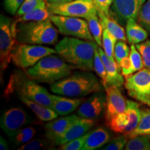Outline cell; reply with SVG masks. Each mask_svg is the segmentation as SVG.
<instances>
[{
  "label": "cell",
  "mask_w": 150,
  "mask_h": 150,
  "mask_svg": "<svg viewBox=\"0 0 150 150\" xmlns=\"http://www.w3.org/2000/svg\"><path fill=\"white\" fill-rule=\"evenodd\" d=\"M9 149L8 145L5 138L3 137H0V149L1 150H8Z\"/></svg>",
  "instance_id": "cell-45"
},
{
  "label": "cell",
  "mask_w": 150,
  "mask_h": 150,
  "mask_svg": "<svg viewBox=\"0 0 150 150\" xmlns=\"http://www.w3.org/2000/svg\"><path fill=\"white\" fill-rule=\"evenodd\" d=\"M98 51L107 73V86H115L118 88L122 86L125 84V80L120 72V66L115 60H111L108 57L102 47H98Z\"/></svg>",
  "instance_id": "cell-17"
},
{
  "label": "cell",
  "mask_w": 150,
  "mask_h": 150,
  "mask_svg": "<svg viewBox=\"0 0 150 150\" xmlns=\"http://www.w3.org/2000/svg\"><path fill=\"white\" fill-rule=\"evenodd\" d=\"M131 49L127 45L126 41L118 40L116 42L114 50V58L120 65V63L124 58L128 57L130 54Z\"/></svg>",
  "instance_id": "cell-34"
},
{
  "label": "cell",
  "mask_w": 150,
  "mask_h": 150,
  "mask_svg": "<svg viewBox=\"0 0 150 150\" xmlns=\"http://www.w3.org/2000/svg\"><path fill=\"white\" fill-rule=\"evenodd\" d=\"M80 117L78 115H71L60 118H56L45 125V136L48 140L53 141L61 136L73 122Z\"/></svg>",
  "instance_id": "cell-16"
},
{
  "label": "cell",
  "mask_w": 150,
  "mask_h": 150,
  "mask_svg": "<svg viewBox=\"0 0 150 150\" xmlns=\"http://www.w3.org/2000/svg\"><path fill=\"white\" fill-rule=\"evenodd\" d=\"M141 119L138 127L129 134L126 135L128 138L138 135H150V109L141 110Z\"/></svg>",
  "instance_id": "cell-27"
},
{
  "label": "cell",
  "mask_w": 150,
  "mask_h": 150,
  "mask_svg": "<svg viewBox=\"0 0 150 150\" xmlns=\"http://www.w3.org/2000/svg\"><path fill=\"white\" fill-rule=\"evenodd\" d=\"M117 39L114 37L109 31L104 29L102 35V47L108 57L111 60H115L114 58V50Z\"/></svg>",
  "instance_id": "cell-30"
},
{
  "label": "cell",
  "mask_w": 150,
  "mask_h": 150,
  "mask_svg": "<svg viewBox=\"0 0 150 150\" xmlns=\"http://www.w3.org/2000/svg\"><path fill=\"white\" fill-rule=\"evenodd\" d=\"M24 104L34 112L39 120L43 122H50L57 118L59 115L52 108L38 104L25 97H20Z\"/></svg>",
  "instance_id": "cell-21"
},
{
  "label": "cell",
  "mask_w": 150,
  "mask_h": 150,
  "mask_svg": "<svg viewBox=\"0 0 150 150\" xmlns=\"http://www.w3.org/2000/svg\"><path fill=\"white\" fill-rule=\"evenodd\" d=\"M129 122L128 115L126 111H125L112 118L106 125L114 132L117 134H125Z\"/></svg>",
  "instance_id": "cell-28"
},
{
  "label": "cell",
  "mask_w": 150,
  "mask_h": 150,
  "mask_svg": "<svg viewBox=\"0 0 150 150\" xmlns=\"http://www.w3.org/2000/svg\"><path fill=\"white\" fill-rule=\"evenodd\" d=\"M17 22L8 17L0 16V62L1 72L6 70L12 61V54L16 45V28Z\"/></svg>",
  "instance_id": "cell-7"
},
{
  "label": "cell",
  "mask_w": 150,
  "mask_h": 150,
  "mask_svg": "<svg viewBox=\"0 0 150 150\" xmlns=\"http://www.w3.org/2000/svg\"><path fill=\"white\" fill-rule=\"evenodd\" d=\"M74 1V0H46L47 4H61L70 1Z\"/></svg>",
  "instance_id": "cell-44"
},
{
  "label": "cell",
  "mask_w": 150,
  "mask_h": 150,
  "mask_svg": "<svg viewBox=\"0 0 150 150\" xmlns=\"http://www.w3.org/2000/svg\"><path fill=\"white\" fill-rule=\"evenodd\" d=\"M126 150H150V135H138L131 137L127 142Z\"/></svg>",
  "instance_id": "cell-26"
},
{
  "label": "cell",
  "mask_w": 150,
  "mask_h": 150,
  "mask_svg": "<svg viewBox=\"0 0 150 150\" xmlns=\"http://www.w3.org/2000/svg\"><path fill=\"white\" fill-rule=\"evenodd\" d=\"M135 45L142 56L145 67L150 69V40L147 39Z\"/></svg>",
  "instance_id": "cell-37"
},
{
  "label": "cell",
  "mask_w": 150,
  "mask_h": 150,
  "mask_svg": "<svg viewBox=\"0 0 150 150\" xmlns=\"http://www.w3.org/2000/svg\"><path fill=\"white\" fill-rule=\"evenodd\" d=\"M50 20L62 35L94 41L88 22L81 18L52 14Z\"/></svg>",
  "instance_id": "cell-8"
},
{
  "label": "cell",
  "mask_w": 150,
  "mask_h": 150,
  "mask_svg": "<svg viewBox=\"0 0 150 150\" xmlns=\"http://www.w3.org/2000/svg\"><path fill=\"white\" fill-rule=\"evenodd\" d=\"M106 102V95L103 93V91L93 93L79 107L77 115L81 117L95 120L105 111Z\"/></svg>",
  "instance_id": "cell-14"
},
{
  "label": "cell",
  "mask_w": 150,
  "mask_h": 150,
  "mask_svg": "<svg viewBox=\"0 0 150 150\" xmlns=\"http://www.w3.org/2000/svg\"><path fill=\"white\" fill-rule=\"evenodd\" d=\"M98 12L110 16V8L113 0H93Z\"/></svg>",
  "instance_id": "cell-41"
},
{
  "label": "cell",
  "mask_w": 150,
  "mask_h": 150,
  "mask_svg": "<svg viewBox=\"0 0 150 150\" xmlns=\"http://www.w3.org/2000/svg\"><path fill=\"white\" fill-rule=\"evenodd\" d=\"M106 102L104 111L105 123L109 122L113 117L126 110L127 101L120 91L119 88L115 86H108L106 89Z\"/></svg>",
  "instance_id": "cell-13"
},
{
  "label": "cell",
  "mask_w": 150,
  "mask_h": 150,
  "mask_svg": "<svg viewBox=\"0 0 150 150\" xmlns=\"http://www.w3.org/2000/svg\"><path fill=\"white\" fill-rule=\"evenodd\" d=\"M126 35L127 41L130 45H136L146 40L148 32L135 19H129L126 23Z\"/></svg>",
  "instance_id": "cell-20"
},
{
  "label": "cell",
  "mask_w": 150,
  "mask_h": 150,
  "mask_svg": "<svg viewBox=\"0 0 150 150\" xmlns=\"http://www.w3.org/2000/svg\"><path fill=\"white\" fill-rule=\"evenodd\" d=\"M36 130L32 127H23L20 129L13 136L11 137V140L15 145L21 146L29 142L35 136Z\"/></svg>",
  "instance_id": "cell-29"
},
{
  "label": "cell",
  "mask_w": 150,
  "mask_h": 150,
  "mask_svg": "<svg viewBox=\"0 0 150 150\" xmlns=\"http://www.w3.org/2000/svg\"><path fill=\"white\" fill-rule=\"evenodd\" d=\"M33 120L27 112L20 108H12L3 113L0 120V126L7 136L13 137L26 125Z\"/></svg>",
  "instance_id": "cell-11"
},
{
  "label": "cell",
  "mask_w": 150,
  "mask_h": 150,
  "mask_svg": "<svg viewBox=\"0 0 150 150\" xmlns=\"http://www.w3.org/2000/svg\"><path fill=\"white\" fill-rule=\"evenodd\" d=\"M51 140H47L42 138H37V139L31 140L29 142L20 146L18 150H38L44 148H48V145ZM53 143V142H52Z\"/></svg>",
  "instance_id": "cell-36"
},
{
  "label": "cell",
  "mask_w": 150,
  "mask_h": 150,
  "mask_svg": "<svg viewBox=\"0 0 150 150\" xmlns=\"http://www.w3.org/2000/svg\"><path fill=\"white\" fill-rule=\"evenodd\" d=\"M137 20L150 36V0H147L142 6Z\"/></svg>",
  "instance_id": "cell-32"
},
{
  "label": "cell",
  "mask_w": 150,
  "mask_h": 150,
  "mask_svg": "<svg viewBox=\"0 0 150 150\" xmlns=\"http://www.w3.org/2000/svg\"><path fill=\"white\" fill-rule=\"evenodd\" d=\"M24 1V0H4V6L7 12L14 16L16 15Z\"/></svg>",
  "instance_id": "cell-40"
},
{
  "label": "cell",
  "mask_w": 150,
  "mask_h": 150,
  "mask_svg": "<svg viewBox=\"0 0 150 150\" xmlns=\"http://www.w3.org/2000/svg\"><path fill=\"white\" fill-rule=\"evenodd\" d=\"M95 125L94 120L79 117L63 133L61 136L53 141L54 145L60 146L74 140L87 133Z\"/></svg>",
  "instance_id": "cell-15"
},
{
  "label": "cell",
  "mask_w": 150,
  "mask_h": 150,
  "mask_svg": "<svg viewBox=\"0 0 150 150\" xmlns=\"http://www.w3.org/2000/svg\"><path fill=\"white\" fill-rule=\"evenodd\" d=\"M97 44L94 41L74 37H65L55 46L56 53L74 69L94 70L95 50Z\"/></svg>",
  "instance_id": "cell-1"
},
{
  "label": "cell",
  "mask_w": 150,
  "mask_h": 150,
  "mask_svg": "<svg viewBox=\"0 0 150 150\" xmlns=\"http://www.w3.org/2000/svg\"><path fill=\"white\" fill-rule=\"evenodd\" d=\"M90 134V131H88L85 134L82 135L79 138L63 144L59 146V149L61 150H80L82 149L83 145H85L88 136Z\"/></svg>",
  "instance_id": "cell-33"
},
{
  "label": "cell",
  "mask_w": 150,
  "mask_h": 150,
  "mask_svg": "<svg viewBox=\"0 0 150 150\" xmlns=\"http://www.w3.org/2000/svg\"><path fill=\"white\" fill-rule=\"evenodd\" d=\"M21 72L11 76L6 92L8 94L16 92L20 97H25L43 106L52 107V95L42 87Z\"/></svg>",
  "instance_id": "cell-5"
},
{
  "label": "cell",
  "mask_w": 150,
  "mask_h": 150,
  "mask_svg": "<svg viewBox=\"0 0 150 150\" xmlns=\"http://www.w3.org/2000/svg\"><path fill=\"white\" fill-rule=\"evenodd\" d=\"M56 53V50L40 45L18 43L12 54V61L19 68L27 70L45 56Z\"/></svg>",
  "instance_id": "cell-6"
},
{
  "label": "cell",
  "mask_w": 150,
  "mask_h": 150,
  "mask_svg": "<svg viewBox=\"0 0 150 150\" xmlns=\"http://www.w3.org/2000/svg\"><path fill=\"white\" fill-rule=\"evenodd\" d=\"M45 4H47L46 0H24L16 16L17 18H20L27 13Z\"/></svg>",
  "instance_id": "cell-35"
},
{
  "label": "cell",
  "mask_w": 150,
  "mask_h": 150,
  "mask_svg": "<svg viewBox=\"0 0 150 150\" xmlns=\"http://www.w3.org/2000/svg\"><path fill=\"white\" fill-rule=\"evenodd\" d=\"M125 86L129 96L134 99L150 95V69L143 67L135 74L126 76Z\"/></svg>",
  "instance_id": "cell-12"
},
{
  "label": "cell",
  "mask_w": 150,
  "mask_h": 150,
  "mask_svg": "<svg viewBox=\"0 0 150 150\" xmlns=\"http://www.w3.org/2000/svg\"><path fill=\"white\" fill-rule=\"evenodd\" d=\"M147 0H113L110 16L116 21L126 24L129 19L137 20L142 6Z\"/></svg>",
  "instance_id": "cell-10"
},
{
  "label": "cell",
  "mask_w": 150,
  "mask_h": 150,
  "mask_svg": "<svg viewBox=\"0 0 150 150\" xmlns=\"http://www.w3.org/2000/svg\"><path fill=\"white\" fill-rule=\"evenodd\" d=\"M110 140V135L103 127H98L95 130L90 131L85 145L81 150H95L99 149Z\"/></svg>",
  "instance_id": "cell-19"
},
{
  "label": "cell",
  "mask_w": 150,
  "mask_h": 150,
  "mask_svg": "<svg viewBox=\"0 0 150 150\" xmlns=\"http://www.w3.org/2000/svg\"><path fill=\"white\" fill-rule=\"evenodd\" d=\"M129 138L125 134L117 136L110 140L108 145L104 146L102 149L104 150H122L125 149Z\"/></svg>",
  "instance_id": "cell-39"
},
{
  "label": "cell",
  "mask_w": 150,
  "mask_h": 150,
  "mask_svg": "<svg viewBox=\"0 0 150 150\" xmlns=\"http://www.w3.org/2000/svg\"><path fill=\"white\" fill-rule=\"evenodd\" d=\"M85 98H68L52 95V108L60 116H65L72 113L82 104Z\"/></svg>",
  "instance_id": "cell-18"
},
{
  "label": "cell",
  "mask_w": 150,
  "mask_h": 150,
  "mask_svg": "<svg viewBox=\"0 0 150 150\" xmlns=\"http://www.w3.org/2000/svg\"><path fill=\"white\" fill-rule=\"evenodd\" d=\"M130 49V54H129V57L131 60L133 66H134L135 72H136L143 68L145 65H144L142 56L138 50H137L136 45L134 44L131 45Z\"/></svg>",
  "instance_id": "cell-38"
},
{
  "label": "cell",
  "mask_w": 150,
  "mask_h": 150,
  "mask_svg": "<svg viewBox=\"0 0 150 150\" xmlns=\"http://www.w3.org/2000/svg\"><path fill=\"white\" fill-rule=\"evenodd\" d=\"M51 15L52 13L49 11L47 6V4H45L27 13L20 18H18L16 21L18 22L42 21L50 19Z\"/></svg>",
  "instance_id": "cell-24"
},
{
  "label": "cell",
  "mask_w": 150,
  "mask_h": 150,
  "mask_svg": "<svg viewBox=\"0 0 150 150\" xmlns=\"http://www.w3.org/2000/svg\"><path fill=\"white\" fill-rule=\"evenodd\" d=\"M86 20L88 24L90 31L93 35L94 40L97 43V45L102 47V35L104 29L99 21L97 11L92 13Z\"/></svg>",
  "instance_id": "cell-25"
},
{
  "label": "cell",
  "mask_w": 150,
  "mask_h": 150,
  "mask_svg": "<svg viewBox=\"0 0 150 150\" xmlns=\"http://www.w3.org/2000/svg\"><path fill=\"white\" fill-rule=\"evenodd\" d=\"M74 67L61 56L51 55L40 59L33 66L26 70V74L38 83L52 84L72 74Z\"/></svg>",
  "instance_id": "cell-3"
},
{
  "label": "cell",
  "mask_w": 150,
  "mask_h": 150,
  "mask_svg": "<svg viewBox=\"0 0 150 150\" xmlns=\"http://www.w3.org/2000/svg\"><path fill=\"white\" fill-rule=\"evenodd\" d=\"M53 24L50 19L42 21L17 22V41L22 44L40 45L56 44L58 41V31Z\"/></svg>",
  "instance_id": "cell-4"
},
{
  "label": "cell",
  "mask_w": 150,
  "mask_h": 150,
  "mask_svg": "<svg viewBox=\"0 0 150 150\" xmlns=\"http://www.w3.org/2000/svg\"><path fill=\"white\" fill-rule=\"evenodd\" d=\"M52 14L86 19L97 11L93 0H74L61 4H47Z\"/></svg>",
  "instance_id": "cell-9"
},
{
  "label": "cell",
  "mask_w": 150,
  "mask_h": 150,
  "mask_svg": "<svg viewBox=\"0 0 150 150\" xmlns=\"http://www.w3.org/2000/svg\"><path fill=\"white\" fill-rule=\"evenodd\" d=\"M54 94L70 97H83L104 88L95 74L90 71L77 72L51 84Z\"/></svg>",
  "instance_id": "cell-2"
},
{
  "label": "cell",
  "mask_w": 150,
  "mask_h": 150,
  "mask_svg": "<svg viewBox=\"0 0 150 150\" xmlns=\"http://www.w3.org/2000/svg\"><path fill=\"white\" fill-rule=\"evenodd\" d=\"M125 111L128 115L129 122L124 134L127 135L132 132L139 125L142 114L139 104L131 100L127 101V108Z\"/></svg>",
  "instance_id": "cell-23"
},
{
  "label": "cell",
  "mask_w": 150,
  "mask_h": 150,
  "mask_svg": "<svg viewBox=\"0 0 150 150\" xmlns=\"http://www.w3.org/2000/svg\"><path fill=\"white\" fill-rule=\"evenodd\" d=\"M120 66L121 68V72L123 76H128L129 75L134 74L135 72L134 66H133L132 63L129 57L124 58L120 63Z\"/></svg>",
  "instance_id": "cell-42"
},
{
  "label": "cell",
  "mask_w": 150,
  "mask_h": 150,
  "mask_svg": "<svg viewBox=\"0 0 150 150\" xmlns=\"http://www.w3.org/2000/svg\"><path fill=\"white\" fill-rule=\"evenodd\" d=\"M97 13H98L99 21H100L103 29H106L108 31H109L114 37L117 39V40H127L125 29L120 24L119 22L116 21L115 19L111 18L110 16H106L98 11Z\"/></svg>",
  "instance_id": "cell-22"
},
{
  "label": "cell",
  "mask_w": 150,
  "mask_h": 150,
  "mask_svg": "<svg viewBox=\"0 0 150 150\" xmlns=\"http://www.w3.org/2000/svg\"><path fill=\"white\" fill-rule=\"evenodd\" d=\"M94 70L98 75L99 77L102 80V83L106 89L107 86V73L106 67L103 63L100 54L98 51V47H97L95 50V57H94Z\"/></svg>",
  "instance_id": "cell-31"
},
{
  "label": "cell",
  "mask_w": 150,
  "mask_h": 150,
  "mask_svg": "<svg viewBox=\"0 0 150 150\" xmlns=\"http://www.w3.org/2000/svg\"><path fill=\"white\" fill-rule=\"evenodd\" d=\"M136 99L138 100L140 102L144 103V104H147V106H149L150 107V95L138 97Z\"/></svg>",
  "instance_id": "cell-43"
}]
</instances>
